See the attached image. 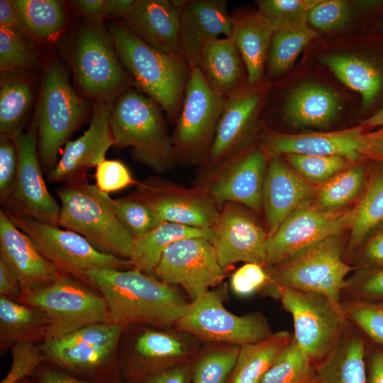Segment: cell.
Returning <instances> with one entry per match:
<instances>
[{
    "mask_svg": "<svg viewBox=\"0 0 383 383\" xmlns=\"http://www.w3.org/2000/svg\"><path fill=\"white\" fill-rule=\"evenodd\" d=\"M83 281L105 299L113 323L168 326L184 315L189 304L172 286L136 269H94Z\"/></svg>",
    "mask_w": 383,
    "mask_h": 383,
    "instance_id": "obj_1",
    "label": "cell"
},
{
    "mask_svg": "<svg viewBox=\"0 0 383 383\" xmlns=\"http://www.w3.org/2000/svg\"><path fill=\"white\" fill-rule=\"evenodd\" d=\"M109 30L126 71L139 89L176 122L192 68L184 57L162 52L143 42L121 21Z\"/></svg>",
    "mask_w": 383,
    "mask_h": 383,
    "instance_id": "obj_2",
    "label": "cell"
},
{
    "mask_svg": "<svg viewBox=\"0 0 383 383\" xmlns=\"http://www.w3.org/2000/svg\"><path fill=\"white\" fill-rule=\"evenodd\" d=\"M162 108L152 99L128 89L110 106V126L118 148H131L132 157L161 173L177 157Z\"/></svg>",
    "mask_w": 383,
    "mask_h": 383,
    "instance_id": "obj_3",
    "label": "cell"
},
{
    "mask_svg": "<svg viewBox=\"0 0 383 383\" xmlns=\"http://www.w3.org/2000/svg\"><path fill=\"white\" fill-rule=\"evenodd\" d=\"M56 193L60 200L58 226L79 234L102 252L129 260L134 236L111 209L109 194L87 177L65 183Z\"/></svg>",
    "mask_w": 383,
    "mask_h": 383,
    "instance_id": "obj_4",
    "label": "cell"
},
{
    "mask_svg": "<svg viewBox=\"0 0 383 383\" xmlns=\"http://www.w3.org/2000/svg\"><path fill=\"white\" fill-rule=\"evenodd\" d=\"M87 103L72 87L65 66L56 57L48 60L42 80L38 113V155L48 172L57 164L59 150L83 123Z\"/></svg>",
    "mask_w": 383,
    "mask_h": 383,
    "instance_id": "obj_5",
    "label": "cell"
},
{
    "mask_svg": "<svg viewBox=\"0 0 383 383\" xmlns=\"http://www.w3.org/2000/svg\"><path fill=\"white\" fill-rule=\"evenodd\" d=\"M70 55L74 81L84 96L111 106L128 89V72L103 22L88 21L79 28Z\"/></svg>",
    "mask_w": 383,
    "mask_h": 383,
    "instance_id": "obj_6",
    "label": "cell"
},
{
    "mask_svg": "<svg viewBox=\"0 0 383 383\" xmlns=\"http://www.w3.org/2000/svg\"><path fill=\"white\" fill-rule=\"evenodd\" d=\"M18 299L47 315L50 323L45 338L61 337L92 324L112 322L104 297L68 274H62L45 287L22 290Z\"/></svg>",
    "mask_w": 383,
    "mask_h": 383,
    "instance_id": "obj_7",
    "label": "cell"
},
{
    "mask_svg": "<svg viewBox=\"0 0 383 383\" xmlns=\"http://www.w3.org/2000/svg\"><path fill=\"white\" fill-rule=\"evenodd\" d=\"M264 289L271 296L283 287L324 295L340 304L346 277L354 269L343 259L340 235L326 239L278 264Z\"/></svg>",
    "mask_w": 383,
    "mask_h": 383,
    "instance_id": "obj_8",
    "label": "cell"
},
{
    "mask_svg": "<svg viewBox=\"0 0 383 383\" xmlns=\"http://www.w3.org/2000/svg\"><path fill=\"white\" fill-rule=\"evenodd\" d=\"M5 212L61 274L82 280L84 274L94 269L133 268L129 260L98 250L75 232L28 216Z\"/></svg>",
    "mask_w": 383,
    "mask_h": 383,
    "instance_id": "obj_9",
    "label": "cell"
},
{
    "mask_svg": "<svg viewBox=\"0 0 383 383\" xmlns=\"http://www.w3.org/2000/svg\"><path fill=\"white\" fill-rule=\"evenodd\" d=\"M275 297L291 313L294 340L316 365L334 349L346 329L340 304L321 294L287 287L279 288Z\"/></svg>",
    "mask_w": 383,
    "mask_h": 383,
    "instance_id": "obj_10",
    "label": "cell"
},
{
    "mask_svg": "<svg viewBox=\"0 0 383 383\" xmlns=\"http://www.w3.org/2000/svg\"><path fill=\"white\" fill-rule=\"evenodd\" d=\"M226 100L206 84L198 67L192 68L172 135L177 160L206 161Z\"/></svg>",
    "mask_w": 383,
    "mask_h": 383,
    "instance_id": "obj_11",
    "label": "cell"
},
{
    "mask_svg": "<svg viewBox=\"0 0 383 383\" xmlns=\"http://www.w3.org/2000/svg\"><path fill=\"white\" fill-rule=\"evenodd\" d=\"M177 323L182 330L201 338L240 346L261 341L272 333L260 316H240L228 311L216 291H208L189 304Z\"/></svg>",
    "mask_w": 383,
    "mask_h": 383,
    "instance_id": "obj_12",
    "label": "cell"
},
{
    "mask_svg": "<svg viewBox=\"0 0 383 383\" xmlns=\"http://www.w3.org/2000/svg\"><path fill=\"white\" fill-rule=\"evenodd\" d=\"M36 133L33 123L27 131L21 128L12 135L18 154V172L13 192L2 209L58 226L60 206L43 176Z\"/></svg>",
    "mask_w": 383,
    "mask_h": 383,
    "instance_id": "obj_13",
    "label": "cell"
},
{
    "mask_svg": "<svg viewBox=\"0 0 383 383\" xmlns=\"http://www.w3.org/2000/svg\"><path fill=\"white\" fill-rule=\"evenodd\" d=\"M351 210L329 213L316 208L311 201L299 206L267 238V264H280L329 238L349 228Z\"/></svg>",
    "mask_w": 383,
    "mask_h": 383,
    "instance_id": "obj_14",
    "label": "cell"
},
{
    "mask_svg": "<svg viewBox=\"0 0 383 383\" xmlns=\"http://www.w3.org/2000/svg\"><path fill=\"white\" fill-rule=\"evenodd\" d=\"M224 272L210 240L189 238L168 246L153 272L167 284L181 286L192 302L218 284Z\"/></svg>",
    "mask_w": 383,
    "mask_h": 383,
    "instance_id": "obj_15",
    "label": "cell"
},
{
    "mask_svg": "<svg viewBox=\"0 0 383 383\" xmlns=\"http://www.w3.org/2000/svg\"><path fill=\"white\" fill-rule=\"evenodd\" d=\"M267 233L241 204L226 203L219 211L211 243L225 270L238 262L267 264Z\"/></svg>",
    "mask_w": 383,
    "mask_h": 383,
    "instance_id": "obj_16",
    "label": "cell"
},
{
    "mask_svg": "<svg viewBox=\"0 0 383 383\" xmlns=\"http://www.w3.org/2000/svg\"><path fill=\"white\" fill-rule=\"evenodd\" d=\"M133 196L143 201L161 223L212 229L219 216L217 205L204 191L175 187L156 179L140 183Z\"/></svg>",
    "mask_w": 383,
    "mask_h": 383,
    "instance_id": "obj_17",
    "label": "cell"
},
{
    "mask_svg": "<svg viewBox=\"0 0 383 383\" xmlns=\"http://www.w3.org/2000/svg\"><path fill=\"white\" fill-rule=\"evenodd\" d=\"M269 157L259 148L243 150L218 167V174L204 191L216 205L236 203L258 211Z\"/></svg>",
    "mask_w": 383,
    "mask_h": 383,
    "instance_id": "obj_18",
    "label": "cell"
},
{
    "mask_svg": "<svg viewBox=\"0 0 383 383\" xmlns=\"http://www.w3.org/2000/svg\"><path fill=\"white\" fill-rule=\"evenodd\" d=\"M260 83L226 98L206 161L218 166L245 148L255 128L264 97Z\"/></svg>",
    "mask_w": 383,
    "mask_h": 383,
    "instance_id": "obj_19",
    "label": "cell"
},
{
    "mask_svg": "<svg viewBox=\"0 0 383 383\" xmlns=\"http://www.w3.org/2000/svg\"><path fill=\"white\" fill-rule=\"evenodd\" d=\"M122 326L113 322L92 324L65 335L44 340L41 350L70 369H91L105 362L115 348Z\"/></svg>",
    "mask_w": 383,
    "mask_h": 383,
    "instance_id": "obj_20",
    "label": "cell"
},
{
    "mask_svg": "<svg viewBox=\"0 0 383 383\" xmlns=\"http://www.w3.org/2000/svg\"><path fill=\"white\" fill-rule=\"evenodd\" d=\"M114 145L110 126V105L96 103L91 123L84 133L65 144L60 159L48 172L50 182L68 183L87 177V172L105 159Z\"/></svg>",
    "mask_w": 383,
    "mask_h": 383,
    "instance_id": "obj_21",
    "label": "cell"
},
{
    "mask_svg": "<svg viewBox=\"0 0 383 383\" xmlns=\"http://www.w3.org/2000/svg\"><path fill=\"white\" fill-rule=\"evenodd\" d=\"M178 3L181 50L191 68L198 67L206 42L230 36L232 15L226 0H178Z\"/></svg>",
    "mask_w": 383,
    "mask_h": 383,
    "instance_id": "obj_22",
    "label": "cell"
},
{
    "mask_svg": "<svg viewBox=\"0 0 383 383\" xmlns=\"http://www.w3.org/2000/svg\"><path fill=\"white\" fill-rule=\"evenodd\" d=\"M0 260L18 279L22 290L55 282L62 274L38 250L30 238L0 210Z\"/></svg>",
    "mask_w": 383,
    "mask_h": 383,
    "instance_id": "obj_23",
    "label": "cell"
},
{
    "mask_svg": "<svg viewBox=\"0 0 383 383\" xmlns=\"http://www.w3.org/2000/svg\"><path fill=\"white\" fill-rule=\"evenodd\" d=\"M362 127L298 135L268 132L262 136L260 148L269 158L288 154L340 155L356 163L362 157Z\"/></svg>",
    "mask_w": 383,
    "mask_h": 383,
    "instance_id": "obj_24",
    "label": "cell"
},
{
    "mask_svg": "<svg viewBox=\"0 0 383 383\" xmlns=\"http://www.w3.org/2000/svg\"><path fill=\"white\" fill-rule=\"evenodd\" d=\"M122 22L150 46L184 57L179 41L178 0H135Z\"/></svg>",
    "mask_w": 383,
    "mask_h": 383,
    "instance_id": "obj_25",
    "label": "cell"
},
{
    "mask_svg": "<svg viewBox=\"0 0 383 383\" xmlns=\"http://www.w3.org/2000/svg\"><path fill=\"white\" fill-rule=\"evenodd\" d=\"M280 157H270L263 185L262 207L267 238L299 206L313 200L316 193L312 185Z\"/></svg>",
    "mask_w": 383,
    "mask_h": 383,
    "instance_id": "obj_26",
    "label": "cell"
},
{
    "mask_svg": "<svg viewBox=\"0 0 383 383\" xmlns=\"http://www.w3.org/2000/svg\"><path fill=\"white\" fill-rule=\"evenodd\" d=\"M198 68L211 89L225 98L249 86L244 62L230 37L206 42L201 52Z\"/></svg>",
    "mask_w": 383,
    "mask_h": 383,
    "instance_id": "obj_27",
    "label": "cell"
},
{
    "mask_svg": "<svg viewBox=\"0 0 383 383\" xmlns=\"http://www.w3.org/2000/svg\"><path fill=\"white\" fill-rule=\"evenodd\" d=\"M274 30L257 11L232 16L230 38L244 62L249 85L261 82Z\"/></svg>",
    "mask_w": 383,
    "mask_h": 383,
    "instance_id": "obj_28",
    "label": "cell"
},
{
    "mask_svg": "<svg viewBox=\"0 0 383 383\" xmlns=\"http://www.w3.org/2000/svg\"><path fill=\"white\" fill-rule=\"evenodd\" d=\"M341 109L339 96L333 90L316 84H304L288 95L284 117L296 126H325Z\"/></svg>",
    "mask_w": 383,
    "mask_h": 383,
    "instance_id": "obj_29",
    "label": "cell"
},
{
    "mask_svg": "<svg viewBox=\"0 0 383 383\" xmlns=\"http://www.w3.org/2000/svg\"><path fill=\"white\" fill-rule=\"evenodd\" d=\"M212 229H201L163 222L152 231L134 237L129 261L133 268L144 273L154 272L164 251L172 243L184 238H204L210 241Z\"/></svg>",
    "mask_w": 383,
    "mask_h": 383,
    "instance_id": "obj_30",
    "label": "cell"
},
{
    "mask_svg": "<svg viewBox=\"0 0 383 383\" xmlns=\"http://www.w3.org/2000/svg\"><path fill=\"white\" fill-rule=\"evenodd\" d=\"M365 353L361 338L345 329L334 349L316 365L318 383H366Z\"/></svg>",
    "mask_w": 383,
    "mask_h": 383,
    "instance_id": "obj_31",
    "label": "cell"
},
{
    "mask_svg": "<svg viewBox=\"0 0 383 383\" xmlns=\"http://www.w3.org/2000/svg\"><path fill=\"white\" fill-rule=\"evenodd\" d=\"M321 60L339 80L360 94L363 110L374 104L383 86V74L375 65L348 54L328 55Z\"/></svg>",
    "mask_w": 383,
    "mask_h": 383,
    "instance_id": "obj_32",
    "label": "cell"
},
{
    "mask_svg": "<svg viewBox=\"0 0 383 383\" xmlns=\"http://www.w3.org/2000/svg\"><path fill=\"white\" fill-rule=\"evenodd\" d=\"M365 189L351 210L348 250L361 246L369 235L383 223V163L377 162Z\"/></svg>",
    "mask_w": 383,
    "mask_h": 383,
    "instance_id": "obj_33",
    "label": "cell"
},
{
    "mask_svg": "<svg viewBox=\"0 0 383 383\" xmlns=\"http://www.w3.org/2000/svg\"><path fill=\"white\" fill-rule=\"evenodd\" d=\"M49 319L41 310L0 296V339L1 347L23 340L46 338Z\"/></svg>",
    "mask_w": 383,
    "mask_h": 383,
    "instance_id": "obj_34",
    "label": "cell"
},
{
    "mask_svg": "<svg viewBox=\"0 0 383 383\" xmlns=\"http://www.w3.org/2000/svg\"><path fill=\"white\" fill-rule=\"evenodd\" d=\"M292 339L293 335L289 332L279 331L261 341L240 345L230 383H260L265 374Z\"/></svg>",
    "mask_w": 383,
    "mask_h": 383,
    "instance_id": "obj_35",
    "label": "cell"
},
{
    "mask_svg": "<svg viewBox=\"0 0 383 383\" xmlns=\"http://www.w3.org/2000/svg\"><path fill=\"white\" fill-rule=\"evenodd\" d=\"M13 3L30 37L54 40L67 27V13L60 1L15 0Z\"/></svg>",
    "mask_w": 383,
    "mask_h": 383,
    "instance_id": "obj_36",
    "label": "cell"
},
{
    "mask_svg": "<svg viewBox=\"0 0 383 383\" xmlns=\"http://www.w3.org/2000/svg\"><path fill=\"white\" fill-rule=\"evenodd\" d=\"M366 183L365 167L355 163L320 185L312 203L321 211L339 212L342 208L358 200Z\"/></svg>",
    "mask_w": 383,
    "mask_h": 383,
    "instance_id": "obj_37",
    "label": "cell"
},
{
    "mask_svg": "<svg viewBox=\"0 0 383 383\" xmlns=\"http://www.w3.org/2000/svg\"><path fill=\"white\" fill-rule=\"evenodd\" d=\"M1 77L0 132L12 135L21 128L33 99V89L25 73H5Z\"/></svg>",
    "mask_w": 383,
    "mask_h": 383,
    "instance_id": "obj_38",
    "label": "cell"
},
{
    "mask_svg": "<svg viewBox=\"0 0 383 383\" xmlns=\"http://www.w3.org/2000/svg\"><path fill=\"white\" fill-rule=\"evenodd\" d=\"M260 383H318L316 365L294 339L282 350Z\"/></svg>",
    "mask_w": 383,
    "mask_h": 383,
    "instance_id": "obj_39",
    "label": "cell"
},
{
    "mask_svg": "<svg viewBox=\"0 0 383 383\" xmlns=\"http://www.w3.org/2000/svg\"><path fill=\"white\" fill-rule=\"evenodd\" d=\"M317 35L307 24L274 31L267 60L269 74L277 77L285 72Z\"/></svg>",
    "mask_w": 383,
    "mask_h": 383,
    "instance_id": "obj_40",
    "label": "cell"
},
{
    "mask_svg": "<svg viewBox=\"0 0 383 383\" xmlns=\"http://www.w3.org/2000/svg\"><path fill=\"white\" fill-rule=\"evenodd\" d=\"M35 48L26 37L0 27V70L5 73H26L39 66Z\"/></svg>",
    "mask_w": 383,
    "mask_h": 383,
    "instance_id": "obj_41",
    "label": "cell"
},
{
    "mask_svg": "<svg viewBox=\"0 0 383 383\" xmlns=\"http://www.w3.org/2000/svg\"><path fill=\"white\" fill-rule=\"evenodd\" d=\"M286 162L305 181L311 184L321 185L333 176L355 164L340 155H306L288 154Z\"/></svg>",
    "mask_w": 383,
    "mask_h": 383,
    "instance_id": "obj_42",
    "label": "cell"
},
{
    "mask_svg": "<svg viewBox=\"0 0 383 383\" xmlns=\"http://www.w3.org/2000/svg\"><path fill=\"white\" fill-rule=\"evenodd\" d=\"M319 0H260L258 12L274 32L306 24L307 16Z\"/></svg>",
    "mask_w": 383,
    "mask_h": 383,
    "instance_id": "obj_43",
    "label": "cell"
},
{
    "mask_svg": "<svg viewBox=\"0 0 383 383\" xmlns=\"http://www.w3.org/2000/svg\"><path fill=\"white\" fill-rule=\"evenodd\" d=\"M240 345L211 352L203 357L191 374V383H227L236 365Z\"/></svg>",
    "mask_w": 383,
    "mask_h": 383,
    "instance_id": "obj_44",
    "label": "cell"
},
{
    "mask_svg": "<svg viewBox=\"0 0 383 383\" xmlns=\"http://www.w3.org/2000/svg\"><path fill=\"white\" fill-rule=\"evenodd\" d=\"M109 205L134 237L143 235L162 223L152 210L133 195L121 199L108 197Z\"/></svg>",
    "mask_w": 383,
    "mask_h": 383,
    "instance_id": "obj_45",
    "label": "cell"
},
{
    "mask_svg": "<svg viewBox=\"0 0 383 383\" xmlns=\"http://www.w3.org/2000/svg\"><path fill=\"white\" fill-rule=\"evenodd\" d=\"M346 319L353 322L372 340L383 345V304L360 299L340 302Z\"/></svg>",
    "mask_w": 383,
    "mask_h": 383,
    "instance_id": "obj_46",
    "label": "cell"
},
{
    "mask_svg": "<svg viewBox=\"0 0 383 383\" xmlns=\"http://www.w3.org/2000/svg\"><path fill=\"white\" fill-rule=\"evenodd\" d=\"M135 349L145 361L160 362L179 357L186 353L185 345L168 333L149 331L140 335Z\"/></svg>",
    "mask_w": 383,
    "mask_h": 383,
    "instance_id": "obj_47",
    "label": "cell"
},
{
    "mask_svg": "<svg viewBox=\"0 0 383 383\" xmlns=\"http://www.w3.org/2000/svg\"><path fill=\"white\" fill-rule=\"evenodd\" d=\"M353 16V9L347 1L319 0L309 13L307 21L318 30L331 31L345 27Z\"/></svg>",
    "mask_w": 383,
    "mask_h": 383,
    "instance_id": "obj_48",
    "label": "cell"
},
{
    "mask_svg": "<svg viewBox=\"0 0 383 383\" xmlns=\"http://www.w3.org/2000/svg\"><path fill=\"white\" fill-rule=\"evenodd\" d=\"M12 364L1 383H18L32 374L43 360V355L34 341L23 340L11 347Z\"/></svg>",
    "mask_w": 383,
    "mask_h": 383,
    "instance_id": "obj_49",
    "label": "cell"
},
{
    "mask_svg": "<svg viewBox=\"0 0 383 383\" xmlns=\"http://www.w3.org/2000/svg\"><path fill=\"white\" fill-rule=\"evenodd\" d=\"M73 13L87 21L103 22L109 18H122L131 6L129 0H75L70 2Z\"/></svg>",
    "mask_w": 383,
    "mask_h": 383,
    "instance_id": "obj_50",
    "label": "cell"
},
{
    "mask_svg": "<svg viewBox=\"0 0 383 383\" xmlns=\"http://www.w3.org/2000/svg\"><path fill=\"white\" fill-rule=\"evenodd\" d=\"M18 160L12 135H0V199L4 205L11 196L16 179Z\"/></svg>",
    "mask_w": 383,
    "mask_h": 383,
    "instance_id": "obj_51",
    "label": "cell"
},
{
    "mask_svg": "<svg viewBox=\"0 0 383 383\" xmlns=\"http://www.w3.org/2000/svg\"><path fill=\"white\" fill-rule=\"evenodd\" d=\"M96 186L103 193L115 192L135 184L128 168L117 160H104L96 167Z\"/></svg>",
    "mask_w": 383,
    "mask_h": 383,
    "instance_id": "obj_52",
    "label": "cell"
},
{
    "mask_svg": "<svg viewBox=\"0 0 383 383\" xmlns=\"http://www.w3.org/2000/svg\"><path fill=\"white\" fill-rule=\"evenodd\" d=\"M345 289L355 299H383V267L362 268L351 281L346 282Z\"/></svg>",
    "mask_w": 383,
    "mask_h": 383,
    "instance_id": "obj_53",
    "label": "cell"
},
{
    "mask_svg": "<svg viewBox=\"0 0 383 383\" xmlns=\"http://www.w3.org/2000/svg\"><path fill=\"white\" fill-rule=\"evenodd\" d=\"M269 280L268 273L256 263H245L231 276V287L236 294L248 296L264 289Z\"/></svg>",
    "mask_w": 383,
    "mask_h": 383,
    "instance_id": "obj_54",
    "label": "cell"
},
{
    "mask_svg": "<svg viewBox=\"0 0 383 383\" xmlns=\"http://www.w3.org/2000/svg\"><path fill=\"white\" fill-rule=\"evenodd\" d=\"M361 245L357 257L362 268L383 267V223L372 232Z\"/></svg>",
    "mask_w": 383,
    "mask_h": 383,
    "instance_id": "obj_55",
    "label": "cell"
},
{
    "mask_svg": "<svg viewBox=\"0 0 383 383\" xmlns=\"http://www.w3.org/2000/svg\"><path fill=\"white\" fill-rule=\"evenodd\" d=\"M142 383H191V371L187 365H178L150 374Z\"/></svg>",
    "mask_w": 383,
    "mask_h": 383,
    "instance_id": "obj_56",
    "label": "cell"
},
{
    "mask_svg": "<svg viewBox=\"0 0 383 383\" xmlns=\"http://www.w3.org/2000/svg\"><path fill=\"white\" fill-rule=\"evenodd\" d=\"M0 27L10 29L26 38H30L14 7L13 1H0Z\"/></svg>",
    "mask_w": 383,
    "mask_h": 383,
    "instance_id": "obj_57",
    "label": "cell"
},
{
    "mask_svg": "<svg viewBox=\"0 0 383 383\" xmlns=\"http://www.w3.org/2000/svg\"><path fill=\"white\" fill-rule=\"evenodd\" d=\"M361 154L362 157L383 163V128L372 133H362Z\"/></svg>",
    "mask_w": 383,
    "mask_h": 383,
    "instance_id": "obj_58",
    "label": "cell"
},
{
    "mask_svg": "<svg viewBox=\"0 0 383 383\" xmlns=\"http://www.w3.org/2000/svg\"><path fill=\"white\" fill-rule=\"evenodd\" d=\"M21 292V287L18 279L0 260V294L12 299V298L19 297Z\"/></svg>",
    "mask_w": 383,
    "mask_h": 383,
    "instance_id": "obj_59",
    "label": "cell"
},
{
    "mask_svg": "<svg viewBox=\"0 0 383 383\" xmlns=\"http://www.w3.org/2000/svg\"><path fill=\"white\" fill-rule=\"evenodd\" d=\"M40 383H94L83 381L53 370L43 371L40 377Z\"/></svg>",
    "mask_w": 383,
    "mask_h": 383,
    "instance_id": "obj_60",
    "label": "cell"
},
{
    "mask_svg": "<svg viewBox=\"0 0 383 383\" xmlns=\"http://www.w3.org/2000/svg\"><path fill=\"white\" fill-rule=\"evenodd\" d=\"M369 383H383V353L372 356Z\"/></svg>",
    "mask_w": 383,
    "mask_h": 383,
    "instance_id": "obj_61",
    "label": "cell"
},
{
    "mask_svg": "<svg viewBox=\"0 0 383 383\" xmlns=\"http://www.w3.org/2000/svg\"><path fill=\"white\" fill-rule=\"evenodd\" d=\"M361 126L362 127L380 126L381 128H383V108L370 118L363 121Z\"/></svg>",
    "mask_w": 383,
    "mask_h": 383,
    "instance_id": "obj_62",
    "label": "cell"
},
{
    "mask_svg": "<svg viewBox=\"0 0 383 383\" xmlns=\"http://www.w3.org/2000/svg\"><path fill=\"white\" fill-rule=\"evenodd\" d=\"M378 30H383V16L381 19V21L379 22V25L377 26Z\"/></svg>",
    "mask_w": 383,
    "mask_h": 383,
    "instance_id": "obj_63",
    "label": "cell"
}]
</instances>
